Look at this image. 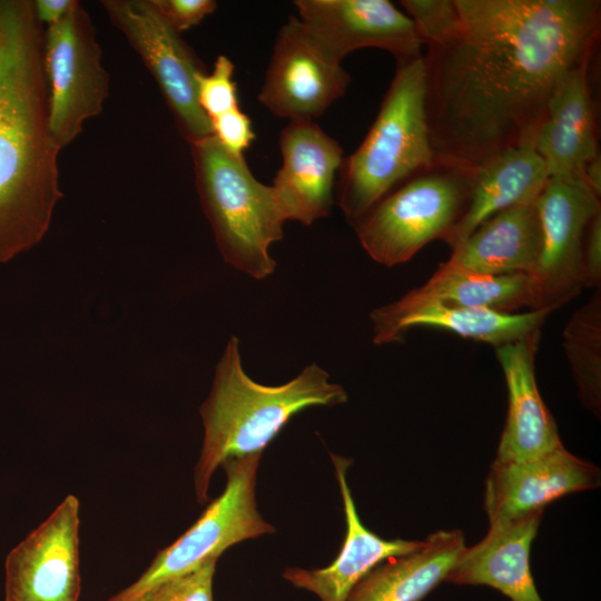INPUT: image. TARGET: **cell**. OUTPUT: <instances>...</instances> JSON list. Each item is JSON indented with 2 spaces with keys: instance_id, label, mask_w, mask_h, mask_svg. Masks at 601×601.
I'll list each match as a JSON object with an SVG mask.
<instances>
[{
  "instance_id": "obj_9",
  "label": "cell",
  "mask_w": 601,
  "mask_h": 601,
  "mask_svg": "<svg viewBox=\"0 0 601 601\" xmlns=\"http://www.w3.org/2000/svg\"><path fill=\"white\" fill-rule=\"evenodd\" d=\"M101 6L154 76L183 137L190 144L211 136L197 98L198 78L207 70L154 0H104Z\"/></svg>"
},
{
  "instance_id": "obj_12",
  "label": "cell",
  "mask_w": 601,
  "mask_h": 601,
  "mask_svg": "<svg viewBox=\"0 0 601 601\" xmlns=\"http://www.w3.org/2000/svg\"><path fill=\"white\" fill-rule=\"evenodd\" d=\"M79 510L78 497L67 495L9 552L4 601H78Z\"/></svg>"
},
{
  "instance_id": "obj_16",
  "label": "cell",
  "mask_w": 601,
  "mask_h": 601,
  "mask_svg": "<svg viewBox=\"0 0 601 601\" xmlns=\"http://www.w3.org/2000/svg\"><path fill=\"white\" fill-rule=\"evenodd\" d=\"M550 309L502 313L486 308L446 306L400 299L373 309V342L376 345L401 342L412 328L444 329L464 338L487 343L495 348L539 334Z\"/></svg>"
},
{
  "instance_id": "obj_13",
  "label": "cell",
  "mask_w": 601,
  "mask_h": 601,
  "mask_svg": "<svg viewBox=\"0 0 601 601\" xmlns=\"http://www.w3.org/2000/svg\"><path fill=\"white\" fill-rule=\"evenodd\" d=\"M297 18L337 61L362 48H378L397 62L421 56L413 20L388 0H296Z\"/></svg>"
},
{
  "instance_id": "obj_26",
  "label": "cell",
  "mask_w": 601,
  "mask_h": 601,
  "mask_svg": "<svg viewBox=\"0 0 601 601\" xmlns=\"http://www.w3.org/2000/svg\"><path fill=\"white\" fill-rule=\"evenodd\" d=\"M423 43L437 47L453 39L461 27L456 0H402Z\"/></svg>"
},
{
  "instance_id": "obj_21",
  "label": "cell",
  "mask_w": 601,
  "mask_h": 601,
  "mask_svg": "<svg viewBox=\"0 0 601 601\" xmlns=\"http://www.w3.org/2000/svg\"><path fill=\"white\" fill-rule=\"evenodd\" d=\"M549 178L544 160L532 147H512L489 158L472 169L465 209L445 243L452 249L493 215L535 201Z\"/></svg>"
},
{
  "instance_id": "obj_5",
  "label": "cell",
  "mask_w": 601,
  "mask_h": 601,
  "mask_svg": "<svg viewBox=\"0 0 601 601\" xmlns=\"http://www.w3.org/2000/svg\"><path fill=\"white\" fill-rule=\"evenodd\" d=\"M189 145L200 204L224 260L255 279L268 277L276 268L269 247L283 238L286 221L272 185L213 135Z\"/></svg>"
},
{
  "instance_id": "obj_29",
  "label": "cell",
  "mask_w": 601,
  "mask_h": 601,
  "mask_svg": "<svg viewBox=\"0 0 601 601\" xmlns=\"http://www.w3.org/2000/svg\"><path fill=\"white\" fill-rule=\"evenodd\" d=\"M210 122L213 136L231 154L244 156L255 139L252 121L239 107L213 118Z\"/></svg>"
},
{
  "instance_id": "obj_14",
  "label": "cell",
  "mask_w": 601,
  "mask_h": 601,
  "mask_svg": "<svg viewBox=\"0 0 601 601\" xmlns=\"http://www.w3.org/2000/svg\"><path fill=\"white\" fill-rule=\"evenodd\" d=\"M282 166L272 187L286 220L309 226L329 216L344 156L314 121H289L280 132Z\"/></svg>"
},
{
  "instance_id": "obj_31",
  "label": "cell",
  "mask_w": 601,
  "mask_h": 601,
  "mask_svg": "<svg viewBox=\"0 0 601 601\" xmlns=\"http://www.w3.org/2000/svg\"><path fill=\"white\" fill-rule=\"evenodd\" d=\"M582 279L584 287L601 283V210L590 220L582 246Z\"/></svg>"
},
{
  "instance_id": "obj_24",
  "label": "cell",
  "mask_w": 601,
  "mask_h": 601,
  "mask_svg": "<svg viewBox=\"0 0 601 601\" xmlns=\"http://www.w3.org/2000/svg\"><path fill=\"white\" fill-rule=\"evenodd\" d=\"M404 296L416 302L446 306L486 308L502 313L534 309V290L529 275H486L465 269L447 259L420 287Z\"/></svg>"
},
{
  "instance_id": "obj_8",
  "label": "cell",
  "mask_w": 601,
  "mask_h": 601,
  "mask_svg": "<svg viewBox=\"0 0 601 601\" xmlns=\"http://www.w3.org/2000/svg\"><path fill=\"white\" fill-rule=\"evenodd\" d=\"M93 24L79 1L45 31L43 62L49 88L50 130L61 148L98 116L109 96V75Z\"/></svg>"
},
{
  "instance_id": "obj_17",
  "label": "cell",
  "mask_w": 601,
  "mask_h": 601,
  "mask_svg": "<svg viewBox=\"0 0 601 601\" xmlns=\"http://www.w3.org/2000/svg\"><path fill=\"white\" fill-rule=\"evenodd\" d=\"M539 338L540 333L495 348L508 388V414L495 462L532 460L563 445L536 384Z\"/></svg>"
},
{
  "instance_id": "obj_33",
  "label": "cell",
  "mask_w": 601,
  "mask_h": 601,
  "mask_svg": "<svg viewBox=\"0 0 601 601\" xmlns=\"http://www.w3.org/2000/svg\"><path fill=\"white\" fill-rule=\"evenodd\" d=\"M582 179L590 189L601 196V157L597 155L590 159L583 167Z\"/></svg>"
},
{
  "instance_id": "obj_19",
  "label": "cell",
  "mask_w": 601,
  "mask_h": 601,
  "mask_svg": "<svg viewBox=\"0 0 601 601\" xmlns=\"http://www.w3.org/2000/svg\"><path fill=\"white\" fill-rule=\"evenodd\" d=\"M338 481L346 534L336 559L326 568H286L283 578L295 588L314 593L319 601H346L355 584L377 564L388 558L403 555L417 550L423 541L402 539L385 540L370 531L361 522L346 481L351 460L331 453Z\"/></svg>"
},
{
  "instance_id": "obj_22",
  "label": "cell",
  "mask_w": 601,
  "mask_h": 601,
  "mask_svg": "<svg viewBox=\"0 0 601 601\" xmlns=\"http://www.w3.org/2000/svg\"><path fill=\"white\" fill-rule=\"evenodd\" d=\"M466 548L461 530H440L407 554L392 556L363 577L346 601H422L445 579Z\"/></svg>"
},
{
  "instance_id": "obj_23",
  "label": "cell",
  "mask_w": 601,
  "mask_h": 601,
  "mask_svg": "<svg viewBox=\"0 0 601 601\" xmlns=\"http://www.w3.org/2000/svg\"><path fill=\"white\" fill-rule=\"evenodd\" d=\"M541 248L535 201L502 210L452 248L450 260L486 275H530Z\"/></svg>"
},
{
  "instance_id": "obj_25",
  "label": "cell",
  "mask_w": 601,
  "mask_h": 601,
  "mask_svg": "<svg viewBox=\"0 0 601 601\" xmlns=\"http://www.w3.org/2000/svg\"><path fill=\"white\" fill-rule=\"evenodd\" d=\"M562 347L582 404L600 416L601 293L578 308L562 332Z\"/></svg>"
},
{
  "instance_id": "obj_4",
  "label": "cell",
  "mask_w": 601,
  "mask_h": 601,
  "mask_svg": "<svg viewBox=\"0 0 601 601\" xmlns=\"http://www.w3.org/2000/svg\"><path fill=\"white\" fill-rule=\"evenodd\" d=\"M437 165L426 111L424 57L398 61L378 114L358 148L344 158L337 199L354 224L411 177Z\"/></svg>"
},
{
  "instance_id": "obj_20",
  "label": "cell",
  "mask_w": 601,
  "mask_h": 601,
  "mask_svg": "<svg viewBox=\"0 0 601 601\" xmlns=\"http://www.w3.org/2000/svg\"><path fill=\"white\" fill-rule=\"evenodd\" d=\"M588 68L589 60L564 77L536 132L532 148L551 178H582L584 165L599 155Z\"/></svg>"
},
{
  "instance_id": "obj_32",
  "label": "cell",
  "mask_w": 601,
  "mask_h": 601,
  "mask_svg": "<svg viewBox=\"0 0 601 601\" xmlns=\"http://www.w3.org/2000/svg\"><path fill=\"white\" fill-rule=\"evenodd\" d=\"M76 2L77 0H36L33 8L39 22L50 27L62 20Z\"/></svg>"
},
{
  "instance_id": "obj_30",
  "label": "cell",
  "mask_w": 601,
  "mask_h": 601,
  "mask_svg": "<svg viewBox=\"0 0 601 601\" xmlns=\"http://www.w3.org/2000/svg\"><path fill=\"white\" fill-rule=\"evenodd\" d=\"M154 3L178 33L197 26L217 8L214 0H154Z\"/></svg>"
},
{
  "instance_id": "obj_2",
  "label": "cell",
  "mask_w": 601,
  "mask_h": 601,
  "mask_svg": "<svg viewBox=\"0 0 601 601\" xmlns=\"http://www.w3.org/2000/svg\"><path fill=\"white\" fill-rule=\"evenodd\" d=\"M43 45L33 1L0 0V263L43 238L62 197Z\"/></svg>"
},
{
  "instance_id": "obj_7",
  "label": "cell",
  "mask_w": 601,
  "mask_h": 601,
  "mask_svg": "<svg viewBox=\"0 0 601 601\" xmlns=\"http://www.w3.org/2000/svg\"><path fill=\"white\" fill-rule=\"evenodd\" d=\"M262 454L226 460L223 493L176 541L160 550L142 574L107 601H128L149 588L189 573L210 559H218L234 544L275 528L257 509L256 475Z\"/></svg>"
},
{
  "instance_id": "obj_11",
  "label": "cell",
  "mask_w": 601,
  "mask_h": 601,
  "mask_svg": "<svg viewBox=\"0 0 601 601\" xmlns=\"http://www.w3.org/2000/svg\"><path fill=\"white\" fill-rule=\"evenodd\" d=\"M351 77L292 14L278 30L259 102L290 121H314L345 95Z\"/></svg>"
},
{
  "instance_id": "obj_28",
  "label": "cell",
  "mask_w": 601,
  "mask_h": 601,
  "mask_svg": "<svg viewBox=\"0 0 601 601\" xmlns=\"http://www.w3.org/2000/svg\"><path fill=\"white\" fill-rule=\"evenodd\" d=\"M234 70L233 61L228 57L219 55L211 72L198 78V104L209 120L239 107L237 86L233 79Z\"/></svg>"
},
{
  "instance_id": "obj_10",
  "label": "cell",
  "mask_w": 601,
  "mask_h": 601,
  "mask_svg": "<svg viewBox=\"0 0 601 601\" xmlns=\"http://www.w3.org/2000/svg\"><path fill=\"white\" fill-rule=\"evenodd\" d=\"M535 207L541 248L529 277L534 290V309L553 312L584 287L583 239L590 220L601 210V203L582 178L550 177Z\"/></svg>"
},
{
  "instance_id": "obj_18",
  "label": "cell",
  "mask_w": 601,
  "mask_h": 601,
  "mask_svg": "<svg viewBox=\"0 0 601 601\" xmlns=\"http://www.w3.org/2000/svg\"><path fill=\"white\" fill-rule=\"evenodd\" d=\"M544 510L490 523L486 535L465 548L445 582L487 585L510 601H543L530 570V549Z\"/></svg>"
},
{
  "instance_id": "obj_15",
  "label": "cell",
  "mask_w": 601,
  "mask_h": 601,
  "mask_svg": "<svg viewBox=\"0 0 601 601\" xmlns=\"http://www.w3.org/2000/svg\"><path fill=\"white\" fill-rule=\"evenodd\" d=\"M599 485V469L562 445L532 460L493 461L485 481L484 510L493 523L544 510L566 494Z\"/></svg>"
},
{
  "instance_id": "obj_27",
  "label": "cell",
  "mask_w": 601,
  "mask_h": 601,
  "mask_svg": "<svg viewBox=\"0 0 601 601\" xmlns=\"http://www.w3.org/2000/svg\"><path fill=\"white\" fill-rule=\"evenodd\" d=\"M217 560L210 559L194 571L158 583L128 601H214Z\"/></svg>"
},
{
  "instance_id": "obj_3",
  "label": "cell",
  "mask_w": 601,
  "mask_h": 601,
  "mask_svg": "<svg viewBox=\"0 0 601 601\" xmlns=\"http://www.w3.org/2000/svg\"><path fill=\"white\" fill-rule=\"evenodd\" d=\"M346 401L344 387L329 382V374L316 363L282 385L255 382L244 371L239 339L231 336L199 410L204 440L194 471L198 503L208 501L211 476L226 460L263 454L295 414Z\"/></svg>"
},
{
  "instance_id": "obj_1",
  "label": "cell",
  "mask_w": 601,
  "mask_h": 601,
  "mask_svg": "<svg viewBox=\"0 0 601 601\" xmlns=\"http://www.w3.org/2000/svg\"><path fill=\"white\" fill-rule=\"evenodd\" d=\"M457 35L428 47L426 111L441 165L472 170L532 147L564 77L590 60L599 0H456Z\"/></svg>"
},
{
  "instance_id": "obj_6",
  "label": "cell",
  "mask_w": 601,
  "mask_h": 601,
  "mask_svg": "<svg viewBox=\"0 0 601 601\" xmlns=\"http://www.w3.org/2000/svg\"><path fill=\"white\" fill-rule=\"evenodd\" d=\"M472 170L437 164L388 193L352 226L376 263L392 267L446 240L469 198Z\"/></svg>"
}]
</instances>
